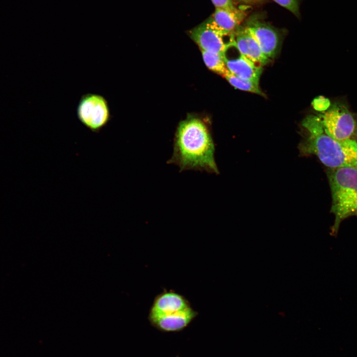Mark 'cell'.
Listing matches in <instances>:
<instances>
[{"label":"cell","mask_w":357,"mask_h":357,"mask_svg":"<svg viewBox=\"0 0 357 357\" xmlns=\"http://www.w3.org/2000/svg\"><path fill=\"white\" fill-rule=\"evenodd\" d=\"M215 152L207 126L199 119L189 118L178 125L172 156L167 163L177 166L180 172L190 170L218 175Z\"/></svg>","instance_id":"1"},{"label":"cell","mask_w":357,"mask_h":357,"mask_svg":"<svg viewBox=\"0 0 357 357\" xmlns=\"http://www.w3.org/2000/svg\"><path fill=\"white\" fill-rule=\"evenodd\" d=\"M302 126L305 135L298 145L301 155H315L329 169L357 166V142L338 140L325 131L320 117H307Z\"/></svg>","instance_id":"2"},{"label":"cell","mask_w":357,"mask_h":357,"mask_svg":"<svg viewBox=\"0 0 357 357\" xmlns=\"http://www.w3.org/2000/svg\"><path fill=\"white\" fill-rule=\"evenodd\" d=\"M327 174L332 194L331 212L335 217L331 233L334 235L343 220L357 216V166L329 169Z\"/></svg>","instance_id":"3"},{"label":"cell","mask_w":357,"mask_h":357,"mask_svg":"<svg viewBox=\"0 0 357 357\" xmlns=\"http://www.w3.org/2000/svg\"><path fill=\"white\" fill-rule=\"evenodd\" d=\"M76 114L79 121L93 132H97L111 120V113L107 100L97 94L83 95L77 106Z\"/></svg>","instance_id":"4"},{"label":"cell","mask_w":357,"mask_h":357,"mask_svg":"<svg viewBox=\"0 0 357 357\" xmlns=\"http://www.w3.org/2000/svg\"><path fill=\"white\" fill-rule=\"evenodd\" d=\"M191 38L201 51L224 55L234 45L233 34H227L220 30L209 17L189 32Z\"/></svg>","instance_id":"5"},{"label":"cell","mask_w":357,"mask_h":357,"mask_svg":"<svg viewBox=\"0 0 357 357\" xmlns=\"http://www.w3.org/2000/svg\"><path fill=\"white\" fill-rule=\"evenodd\" d=\"M326 132L338 140L353 139L356 130V121L348 109L336 104L320 116Z\"/></svg>","instance_id":"6"},{"label":"cell","mask_w":357,"mask_h":357,"mask_svg":"<svg viewBox=\"0 0 357 357\" xmlns=\"http://www.w3.org/2000/svg\"><path fill=\"white\" fill-rule=\"evenodd\" d=\"M259 45L262 52L268 59L276 55L280 45L278 32L269 24L252 17L245 24Z\"/></svg>","instance_id":"7"},{"label":"cell","mask_w":357,"mask_h":357,"mask_svg":"<svg viewBox=\"0 0 357 357\" xmlns=\"http://www.w3.org/2000/svg\"><path fill=\"white\" fill-rule=\"evenodd\" d=\"M198 313L191 306L177 312L167 314H148L151 324L164 332H177L185 328Z\"/></svg>","instance_id":"8"},{"label":"cell","mask_w":357,"mask_h":357,"mask_svg":"<svg viewBox=\"0 0 357 357\" xmlns=\"http://www.w3.org/2000/svg\"><path fill=\"white\" fill-rule=\"evenodd\" d=\"M233 36L234 46L241 55L262 66L269 62L270 59L263 53L245 25H240L234 32Z\"/></svg>","instance_id":"9"},{"label":"cell","mask_w":357,"mask_h":357,"mask_svg":"<svg viewBox=\"0 0 357 357\" xmlns=\"http://www.w3.org/2000/svg\"><path fill=\"white\" fill-rule=\"evenodd\" d=\"M190 306V303L183 295L172 291H165L155 297L149 314H171Z\"/></svg>","instance_id":"10"},{"label":"cell","mask_w":357,"mask_h":357,"mask_svg":"<svg viewBox=\"0 0 357 357\" xmlns=\"http://www.w3.org/2000/svg\"><path fill=\"white\" fill-rule=\"evenodd\" d=\"M228 70L242 78L259 83L262 72V66L258 65L241 55L234 58L224 56Z\"/></svg>","instance_id":"11"},{"label":"cell","mask_w":357,"mask_h":357,"mask_svg":"<svg viewBox=\"0 0 357 357\" xmlns=\"http://www.w3.org/2000/svg\"><path fill=\"white\" fill-rule=\"evenodd\" d=\"M246 16L245 11L240 8H215L210 16L212 21L222 31L233 34L241 25Z\"/></svg>","instance_id":"12"},{"label":"cell","mask_w":357,"mask_h":357,"mask_svg":"<svg viewBox=\"0 0 357 357\" xmlns=\"http://www.w3.org/2000/svg\"><path fill=\"white\" fill-rule=\"evenodd\" d=\"M204 61L212 71L224 75L229 71L225 60L224 55L201 51Z\"/></svg>","instance_id":"13"},{"label":"cell","mask_w":357,"mask_h":357,"mask_svg":"<svg viewBox=\"0 0 357 357\" xmlns=\"http://www.w3.org/2000/svg\"><path fill=\"white\" fill-rule=\"evenodd\" d=\"M224 77L236 88L263 96L262 92L259 88V83L239 77L229 71L224 75Z\"/></svg>","instance_id":"14"},{"label":"cell","mask_w":357,"mask_h":357,"mask_svg":"<svg viewBox=\"0 0 357 357\" xmlns=\"http://www.w3.org/2000/svg\"><path fill=\"white\" fill-rule=\"evenodd\" d=\"M277 4L286 8L297 17L299 16L298 0H273Z\"/></svg>","instance_id":"15"},{"label":"cell","mask_w":357,"mask_h":357,"mask_svg":"<svg viewBox=\"0 0 357 357\" xmlns=\"http://www.w3.org/2000/svg\"><path fill=\"white\" fill-rule=\"evenodd\" d=\"M215 8L234 9L233 0H211Z\"/></svg>","instance_id":"16"},{"label":"cell","mask_w":357,"mask_h":357,"mask_svg":"<svg viewBox=\"0 0 357 357\" xmlns=\"http://www.w3.org/2000/svg\"><path fill=\"white\" fill-rule=\"evenodd\" d=\"M314 104L316 110L324 111L328 109L330 105V102L328 99L320 97L315 100Z\"/></svg>","instance_id":"17"},{"label":"cell","mask_w":357,"mask_h":357,"mask_svg":"<svg viewBox=\"0 0 357 357\" xmlns=\"http://www.w3.org/2000/svg\"><path fill=\"white\" fill-rule=\"evenodd\" d=\"M239 2L248 5H255L261 3L265 0H235Z\"/></svg>","instance_id":"18"}]
</instances>
